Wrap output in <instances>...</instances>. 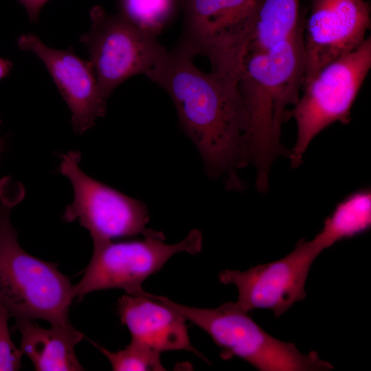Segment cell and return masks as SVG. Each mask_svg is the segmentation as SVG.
Masks as SVG:
<instances>
[{
    "mask_svg": "<svg viewBox=\"0 0 371 371\" xmlns=\"http://www.w3.org/2000/svg\"><path fill=\"white\" fill-rule=\"evenodd\" d=\"M171 98L185 135L197 149L207 176L240 190L238 170L248 164L245 118L238 82L195 66L175 47L146 76Z\"/></svg>",
    "mask_w": 371,
    "mask_h": 371,
    "instance_id": "1",
    "label": "cell"
},
{
    "mask_svg": "<svg viewBox=\"0 0 371 371\" xmlns=\"http://www.w3.org/2000/svg\"><path fill=\"white\" fill-rule=\"evenodd\" d=\"M304 16L285 41L264 51L247 54L238 82L245 118L249 164L256 170L259 191L269 187V170L279 156L290 153L280 142L286 108L299 99L305 73Z\"/></svg>",
    "mask_w": 371,
    "mask_h": 371,
    "instance_id": "2",
    "label": "cell"
},
{
    "mask_svg": "<svg viewBox=\"0 0 371 371\" xmlns=\"http://www.w3.org/2000/svg\"><path fill=\"white\" fill-rule=\"evenodd\" d=\"M21 186L10 178L0 183V305L15 324L43 319L51 325L70 324L75 297L70 279L57 263L34 257L19 244L10 212L23 197Z\"/></svg>",
    "mask_w": 371,
    "mask_h": 371,
    "instance_id": "3",
    "label": "cell"
},
{
    "mask_svg": "<svg viewBox=\"0 0 371 371\" xmlns=\"http://www.w3.org/2000/svg\"><path fill=\"white\" fill-rule=\"evenodd\" d=\"M205 330L220 348L224 360L234 357L260 371H326L333 369L315 351L300 352L293 343L280 341L265 332L236 302H227L214 308L178 304L165 296L151 295Z\"/></svg>",
    "mask_w": 371,
    "mask_h": 371,
    "instance_id": "4",
    "label": "cell"
},
{
    "mask_svg": "<svg viewBox=\"0 0 371 371\" xmlns=\"http://www.w3.org/2000/svg\"><path fill=\"white\" fill-rule=\"evenodd\" d=\"M371 67V39L322 67L304 85V93L286 120L293 117L297 139L289 154L298 167L312 140L334 122L347 124L350 110Z\"/></svg>",
    "mask_w": 371,
    "mask_h": 371,
    "instance_id": "5",
    "label": "cell"
},
{
    "mask_svg": "<svg viewBox=\"0 0 371 371\" xmlns=\"http://www.w3.org/2000/svg\"><path fill=\"white\" fill-rule=\"evenodd\" d=\"M183 30L177 47L205 56L211 71L238 82L251 42L257 0H179Z\"/></svg>",
    "mask_w": 371,
    "mask_h": 371,
    "instance_id": "6",
    "label": "cell"
},
{
    "mask_svg": "<svg viewBox=\"0 0 371 371\" xmlns=\"http://www.w3.org/2000/svg\"><path fill=\"white\" fill-rule=\"evenodd\" d=\"M164 240V234L160 232L142 240L93 243L91 258L81 280L73 286L75 297L80 300L89 293L109 289L145 295L148 293L142 289V283L173 255L179 252L195 255L203 246L202 233L196 229L179 243L168 244Z\"/></svg>",
    "mask_w": 371,
    "mask_h": 371,
    "instance_id": "7",
    "label": "cell"
},
{
    "mask_svg": "<svg viewBox=\"0 0 371 371\" xmlns=\"http://www.w3.org/2000/svg\"><path fill=\"white\" fill-rule=\"evenodd\" d=\"M58 172L71 182L74 200L64 212L63 220L78 221L86 228L93 243L161 232L147 227L146 205L84 173L80 168L81 153L71 150L60 155Z\"/></svg>",
    "mask_w": 371,
    "mask_h": 371,
    "instance_id": "8",
    "label": "cell"
},
{
    "mask_svg": "<svg viewBox=\"0 0 371 371\" xmlns=\"http://www.w3.org/2000/svg\"><path fill=\"white\" fill-rule=\"evenodd\" d=\"M90 17V30L80 41L88 49L100 91L107 100L128 78L146 76L167 50L157 37L137 27L122 14H109L102 7L95 6Z\"/></svg>",
    "mask_w": 371,
    "mask_h": 371,
    "instance_id": "9",
    "label": "cell"
},
{
    "mask_svg": "<svg viewBox=\"0 0 371 371\" xmlns=\"http://www.w3.org/2000/svg\"><path fill=\"white\" fill-rule=\"evenodd\" d=\"M323 250L315 238L308 241L302 238L280 260L245 271L225 269L219 273L218 279L224 284L237 287L236 303L243 310L269 309L278 318L306 297L304 287L311 266Z\"/></svg>",
    "mask_w": 371,
    "mask_h": 371,
    "instance_id": "10",
    "label": "cell"
},
{
    "mask_svg": "<svg viewBox=\"0 0 371 371\" xmlns=\"http://www.w3.org/2000/svg\"><path fill=\"white\" fill-rule=\"evenodd\" d=\"M370 14L364 0L312 1L304 22L303 85L325 65L363 44L370 27Z\"/></svg>",
    "mask_w": 371,
    "mask_h": 371,
    "instance_id": "11",
    "label": "cell"
},
{
    "mask_svg": "<svg viewBox=\"0 0 371 371\" xmlns=\"http://www.w3.org/2000/svg\"><path fill=\"white\" fill-rule=\"evenodd\" d=\"M19 47L35 54L47 67L71 112L74 131L82 134L104 115L106 101L102 95L89 61L78 57L72 48L56 49L32 34L18 39Z\"/></svg>",
    "mask_w": 371,
    "mask_h": 371,
    "instance_id": "12",
    "label": "cell"
},
{
    "mask_svg": "<svg viewBox=\"0 0 371 371\" xmlns=\"http://www.w3.org/2000/svg\"><path fill=\"white\" fill-rule=\"evenodd\" d=\"M122 324L126 326L131 341L159 352L188 350L208 361L191 344L186 319L160 302L145 295L125 294L117 302Z\"/></svg>",
    "mask_w": 371,
    "mask_h": 371,
    "instance_id": "13",
    "label": "cell"
},
{
    "mask_svg": "<svg viewBox=\"0 0 371 371\" xmlns=\"http://www.w3.org/2000/svg\"><path fill=\"white\" fill-rule=\"evenodd\" d=\"M21 334L20 348L38 371H81L75 346L85 335L71 324L44 328L34 321L14 324L10 330Z\"/></svg>",
    "mask_w": 371,
    "mask_h": 371,
    "instance_id": "14",
    "label": "cell"
},
{
    "mask_svg": "<svg viewBox=\"0 0 371 371\" xmlns=\"http://www.w3.org/2000/svg\"><path fill=\"white\" fill-rule=\"evenodd\" d=\"M300 0H257L248 52L269 49L290 37L304 14Z\"/></svg>",
    "mask_w": 371,
    "mask_h": 371,
    "instance_id": "15",
    "label": "cell"
},
{
    "mask_svg": "<svg viewBox=\"0 0 371 371\" xmlns=\"http://www.w3.org/2000/svg\"><path fill=\"white\" fill-rule=\"evenodd\" d=\"M371 226V192L357 190L339 202L315 236L327 249L340 240L368 231Z\"/></svg>",
    "mask_w": 371,
    "mask_h": 371,
    "instance_id": "16",
    "label": "cell"
},
{
    "mask_svg": "<svg viewBox=\"0 0 371 371\" xmlns=\"http://www.w3.org/2000/svg\"><path fill=\"white\" fill-rule=\"evenodd\" d=\"M177 0H120L122 13L128 21L155 36L172 18Z\"/></svg>",
    "mask_w": 371,
    "mask_h": 371,
    "instance_id": "17",
    "label": "cell"
},
{
    "mask_svg": "<svg viewBox=\"0 0 371 371\" xmlns=\"http://www.w3.org/2000/svg\"><path fill=\"white\" fill-rule=\"evenodd\" d=\"M91 342L108 359L115 371L166 370L160 360L161 352L134 341L123 350L111 352L102 346Z\"/></svg>",
    "mask_w": 371,
    "mask_h": 371,
    "instance_id": "18",
    "label": "cell"
},
{
    "mask_svg": "<svg viewBox=\"0 0 371 371\" xmlns=\"http://www.w3.org/2000/svg\"><path fill=\"white\" fill-rule=\"evenodd\" d=\"M11 317L8 310L0 305V371L20 370L23 352L12 342L8 319Z\"/></svg>",
    "mask_w": 371,
    "mask_h": 371,
    "instance_id": "19",
    "label": "cell"
},
{
    "mask_svg": "<svg viewBox=\"0 0 371 371\" xmlns=\"http://www.w3.org/2000/svg\"><path fill=\"white\" fill-rule=\"evenodd\" d=\"M25 8L29 18L32 21H36L42 6L48 0H18Z\"/></svg>",
    "mask_w": 371,
    "mask_h": 371,
    "instance_id": "20",
    "label": "cell"
},
{
    "mask_svg": "<svg viewBox=\"0 0 371 371\" xmlns=\"http://www.w3.org/2000/svg\"><path fill=\"white\" fill-rule=\"evenodd\" d=\"M12 67V63L0 58V80L7 76Z\"/></svg>",
    "mask_w": 371,
    "mask_h": 371,
    "instance_id": "21",
    "label": "cell"
},
{
    "mask_svg": "<svg viewBox=\"0 0 371 371\" xmlns=\"http://www.w3.org/2000/svg\"><path fill=\"white\" fill-rule=\"evenodd\" d=\"M0 124H1V120H0ZM1 142L0 140V150H1Z\"/></svg>",
    "mask_w": 371,
    "mask_h": 371,
    "instance_id": "22",
    "label": "cell"
}]
</instances>
